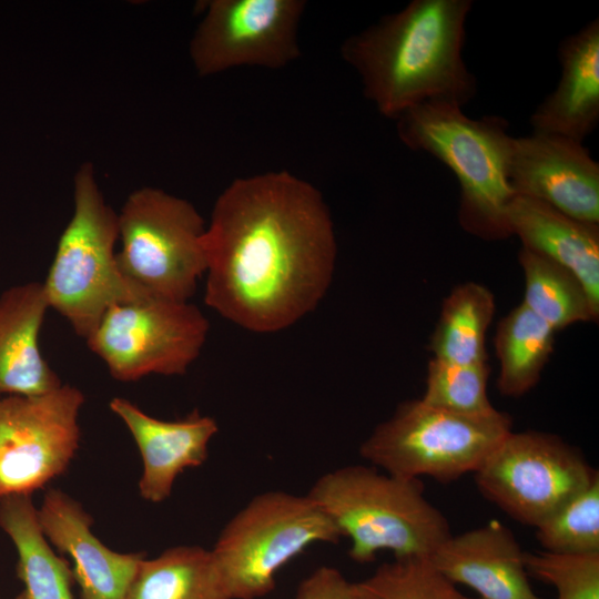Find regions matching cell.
Here are the masks:
<instances>
[{"mask_svg": "<svg viewBox=\"0 0 599 599\" xmlns=\"http://www.w3.org/2000/svg\"><path fill=\"white\" fill-rule=\"evenodd\" d=\"M204 302L253 333L286 329L325 297L337 242L329 209L309 182L287 171L233 180L205 232Z\"/></svg>", "mask_w": 599, "mask_h": 599, "instance_id": "obj_1", "label": "cell"}, {"mask_svg": "<svg viewBox=\"0 0 599 599\" xmlns=\"http://www.w3.org/2000/svg\"><path fill=\"white\" fill-rule=\"evenodd\" d=\"M528 575L549 583L556 599H599V552L556 554L525 552Z\"/></svg>", "mask_w": 599, "mask_h": 599, "instance_id": "obj_28", "label": "cell"}, {"mask_svg": "<svg viewBox=\"0 0 599 599\" xmlns=\"http://www.w3.org/2000/svg\"><path fill=\"white\" fill-rule=\"evenodd\" d=\"M109 406L140 450L143 471L139 490L151 502L165 500L180 474L206 460L209 444L219 432L216 420L197 409L182 419L162 420L123 397H114Z\"/></svg>", "mask_w": 599, "mask_h": 599, "instance_id": "obj_15", "label": "cell"}, {"mask_svg": "<svg viewBox=\"0 0 599 599\" xmlns=\"http://www.w3.org/2000/svg\"><path fill=\"white\" fill-rule=\"evenodd\" d=\"M511 235L522 247L542 255L571 272L599 309V224H590L555 207L514 195L507 207Z\"/></svg>", "mask_w": 599, "mask_h": 599, "instance_id": "obj_19", "label": "cell"}, {"mask_svg": "<svg viewBox=\"0 0 599 599\" xmlns=\"http://www.w3.org/2000/svg\"><path fill=\"white\" fill-rule=\"evenodd\" d=\"M518 260L525 277L522 304L551 328L597 321L599 309L571 272L525 247Z\"/></svg>", "mask_w": 599, "mask_h": 599, "instance_id": "obj_24", "label": "cell"}, {"mask_svg": "<svg viewBox=\"0 0 599 599\" xmlns=\"http://www.w3.org/2000/svg\"><path fill=\"white\" fill-rule=\"evenodd\" d=\"M506 174L515 195L599 224V164L583 143L542 132L510 136Z\"/></svg>", "mask_w": 599, "mask_h": 599, "instance_id": "obj_13", "label": "cell"}, {"mask_svg": "<svg viewBox=\"0 0 599 599\" xmlns=\"http://www.w3.org/2000/svg\"><path fill=\"white\" fill-rule=\"evenodd\" d=\"M471 0H413L348 37L343 60L358 74L364 97L388 119L437 101L460 108L477 93L463 58Z\"/></svg>", "mask_w": 599, "mask_h": 599, "instance_id": "obj_2", "label": "cell"}, {"mask_svg": "<svg viewBox=\"0 0 599 599\" xmlns=\"http://www.w3.org/2000/svg\"><path fill=\"white\" fill-rule=\"evenodd\" d=\"M536 538L549 552H599V475L539 524Z\"/></svg>", "mask_w": 599, "mask_h": 599, "instance_id": "obj_26", "label": "cell"}, {"mask_svg": "<svg viewBox=\"0 0 599 599\" xmlns=\"http://www.w3.org/2000/svg\"><path fill=\"white\" fill-rule=\"evenodd\" d=\"M511 427L510 416L497 409L468 415L410 399L373 429L359 454L397 477L450 483L476 473Z\"/></svg>", "mask_w": 599, "mask_h": 599, "instance_id": "obj_6", "label": "cell"}, {"mask_svg": "<svg viewBox=\"0 0 599 599\" xmlns=\"http://www.w3.org/2000/svg\"><path fill=\"white\" fill-rule=\"evenodd\" d=\"M395 121L408 149L427 152L456 175L461 227L484 240L509 237L507 207L515 194L506 174L511 136L507 120L471 119L456 104L432 101L406 110Z\"/></svg>", "mask_w": 599, "mask_h": 599, "instance_id": "obj_4", "label": "cell"}, {"mask_svg": "<svg viewBox=\"0 0 599 599\" xmlns=\"http://www.w3.org/2000/svg\"><path fill=\"white\" fill-rule=\"evenodd\" d=\"M354 588L355 599H479L464 595L426 556L382 564Z\"/></svg>", "mask_w": 599, "mask_h": 599, "instance_id": "obj_25", "label": "cell"}, {"mask_svg": "<svg viewBox=\"0 0 599 599\" xmlns=\"http://www.w3.org/2000/svg\"><path fill=\"white\" fill-rule=\"evenodd\" d=\"M14 599H27L24 592H20Z\"/></svg>", "mask_w": 599, "mask_h": 599, "instance_id": "obj_30", "label": "cell"}, {"mask_svg": "<svg viewBox=\"0 0 599 599\" xmlns=\"http://www.w3.org/2000/svg\"><path fill=\"white\" fill-rule=\"evenodd\" d=\"M304 0H210L191 38L194 70L210 77L241 67L282 69L301 57Z\"/></svg>", "mask_w": 599, "mask_h": 599, "instance_id": "obj_12", "label": "cell"}, {"mask_svg": "<svg viewBox=\"0 0 599 599\" xmlns=\"http://www.w3.org/2000/svg\"><path fill=\"white\" fill-rule=\"evenodd\" d=\"M555 333L522 303L500 319L494 345L500 365L497 386L504 396L519 397L536 386L552 354Z\"/></svg>", "mask_w": 599, "mask_h": 599, "instance_id": "obj_22", "label": "cell"}, {"mask_svg": "<svg viewBox=\"0 0 599 599\" xmlns=\"http://www.w3.org/2000/svg\"><path fill=\"white\" fill-rule=\"evenodd\" d=\"M495 307L493 293L479 283L454 287L443 302L430 338L434 358L456 364L486 363L485 336Z\"/></svg>", "mask_w": 599, "mask_h": 599, "instance_id": "obj_23", "label": "cell"}, {"mask_svg": "<svg viewBox=\"0 0 599 599\" xmlns=\"http://www.w3.org/2000/svg\"><path fill=\"white\" fill-rule=\"evenodd\" d=\"M210 323L190 302L155 297L112 305L87 338L120 382L183 375L202 352Z\"/></svg>", "mask_w": 599, "mask_h": 599, "instance_id": "obj_9", "label": "cell"}, {"mask_svg": "<svg viewBox=\"0 0 599 599\" xmlns=\"http://www.w3.org/2000/svg\"><path fill=\"white\" fill-rule=\"evenodd\" d=\"M83 393L61 385L37 396H0V498L29 495L63 474L80 441Z\"/></svg>", "mask_w": 599, "mask_h": 599, "instance_id": "obj_11", "label": "cell"}, {"mask_svg": "<svg viewBox=\"0 0 599 599\" xmlns=\"http://www.w3.org/2000/svg\"><path fill=\"white\" fill-rule=\"evenodd\" d=\"M49 308L40 282L17 285L1 294L0 396L43 395L62 385L39 346Z\"/></svg>", "mask_w": 599, "mask_h": 599, "instance_id": "obj_18", "label": "cell"}, {"mask_svg": "<svg viewBox=\"0 0 599 599\" xmlns=\"http://www.w3.org/2000/svg\"><path fill=\"white\" fill-rule=\"evenodd\" d=\"M524 557L511 530L491 520L451 535L429 559L454 583L474 589L479 599H545L531 588Z\"/></svg>", "mask_w": 599, "mask_h": 599, "instance_id": "obj_16", "label": "cell"}, {"mask_svg": "<svg viewBox=\"0 0 599 599\" xmlns=\"http://www.w3.org/2000/svg\"><path fill=\"white\" fill-rule=\"evenodd\" d=\"M121 273L149 297L190 302L206 272V223L185 199L158 187L130 193L118 213Z\"/></svg>", "mask_w": 599, "mask_h": 599, "instance_id": "obj_7", "label": "cell"}, {"mask_svg": "<svg viewBox=\"0 0 599 599\" xmlns=\"http://www.w3.org/2000/svg\"><path fill=\"white\" fill-rule=\"evenodd\" d=\"M124 599H232L211 549L176 546L141 560Z\"/></svg>", "mask_w": 599, "mask_h": 599, "instance_id": "obj_21", "label": "cell"}, {"mask_svg": "<svg viewBox=\"0 0 599 599\" xmlns=\"http://www.w3.org/2000/svg\"><path fill=\"white\" fill-rule=\"evenodd\" d=\"M118 241V213L106 203L93 164L82 163L73 179V213L42 284L49 307L85 339L112 305L149 297L121 273Z\"/></svg>", "mask_w": 599, "mask_h": 599, "instance_id": "obj_5", "label": "cell"}, {"mask_svg": "<svg viewBox=\"0 0 599 599\" xmlns=\"http://www.w3.org/2000/svg\"><path fill=\"white\" fill-rule=\"evenodd\" d=\"M561 77L530 116L534 132L583 143L599 122V20L595 19L558 45Z\"/></svg>", "mask_w": 599, "mask_h": 599, "instance_id": "obj_17", "label": "cell"}, {"mask_svg": "<svg viewBox=\"0 0 599 599\" xmlns=\"http://www.w3.org/2000/svg\"><path fill=\"white\" fill-rule=\"evenodd\" d=\"M42 532L73 561L80 599H124L143 554H121L104 546L91 530L92 517L59 489L45 493L38 509Z\"/></svg>", "mask_w": 599, "mask_h": 599, "instance_id": "obj_14", "label": "cell"}, {"mask_svg": "<svg viewBox=\"0 0 599 599\" xmlns=\"http://www.w3.org/2000/svg\"><path fill=\"white\" fill-rule=\"evenodd\" d=\"M0 528L16 547L17 572L27 599H74L72 568L49 546L31 496L0 498Z\"/></svg>", "mask_w": 599, "mask_h": 599, "instance_id": "obj_20", "label": "cell"}, {"mask_svg": "<svg viewBox=\"0 0 599 599\" xmlns=\"http://www.w3.org/2000/svg\"><path fill=\"white\" fill-rule=\"evenodd\" d=\"M349 539L348 555L373 561L379 551L395 558L429 557L451 536L445 515L424 496L420 479L349 465L325 473L306 494Z\"/></svg>", "mask_w": 599, "mask_h": 599, "instance_id": "obj_3", "label": "cell"}, {"mask_svg": "<svg viewBox=\"0 0 599 599\" xmlns=\"http://www.w3.org/2000/svg\"><path fill=\"white\" fill-rule=\"evenodd\" d=\"M337 527L307 495L282 490L254 496L222 529L212 552L232 599H257L277 572L315 544H335Z\"/></svg>", "mask_w": 599, "mask_h": 599, "instance_id": "obj_8", "label": "cell"}, {"mask_svg": "<svg viewBox=\"0 0 599 599\" xmlns=\"http://www.w3.org/2000/svg\"><path fill=\"white\" fill-rule=\"evenodd\" d=\"M474 474L487 500L535 528L599 475L576 447L537 430H511Z\"/></svg>", "mask_w": 599, "mask_h": 599, "instance_id": "obj_10", "label": "cell"}, {"mask_svg": "<svg viewBox=\"0 0 599 599\" xmlns=\"http://www.w3.org/2000/svg\"><path fill=\"white\" fill-rule=\"evenodd\" d=\"M488 363L456 364L432 358L427 366L426 404L455 413L483 415L496 408L487 394Z\"/></svg>", "mask_w": 599, "mask_h": 599, "instance_id": "obj_27", "label": "cell"}, {"mask_svg": "<svg viewBox=\"0 0 599 599\" xmlns=\"http://www.w3.org/2000/svg\"><path fill=\"white\" fill-rule=\"evenodd\" d=\"M294 599H355L354 582L338 569L323 566L302 580Z\"/></svg>", "mask_w": 599, "mask_h": 599, "instance_id": "obj_29", "label": "cell"}]
</instances>
